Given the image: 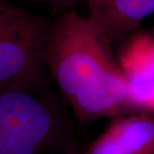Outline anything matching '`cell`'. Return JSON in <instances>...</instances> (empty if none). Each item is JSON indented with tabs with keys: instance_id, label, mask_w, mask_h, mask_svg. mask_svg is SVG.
<instances>
[{
	"instance_id": "obj_1",
	"label": "cell",
	"mask_w": 154,
	"mask_h": 154,
	"mask_svg": "<svg viewBox=\"0 0 154 154\" xmlns=\"http://www.w3.org/2000/svg\"><path fill=\"white\" fill-rule=\"evenodd\" d=\"M112 46L87 16L74 8L56 13L45 49V65L80 120L134 112Z\"/></svg>"
},
{
	"instance_id": "obj_2",
	"label": "cell",
	"mask_w": 154,
	"mask_h": 154,
	"mask_svg": "<svg viewBox=\"0 0 154 154\" xmlns=\"http://www.w3.org/2000/svg\"><path fill=\"white\" fill-rule=\"evenodd\" d=\"M53 18L20 8L0 33V86L29 89L41 78Z\"/></svg>"
},
{
	"instance_id": "obj_3",
	"label": "cell",
	"mask_w": 154,
	"mask_h": 154,
	"mask_svg": "<svg viewBox=\"0 0 154 154\" xmlns=\"http://www.w3.org/2000/svg\"><path fill=\"white\" fill-rule=\"evenodd\" d=\"M0 132L26 137L50 151L59 143L62 124L54 107L33 90L0 86Z\"/></svg>"
},
{
	"instance_id": "obj_4",
	"label": "cell",
	"mask_w": 154,
	"mask_h": 154,
	"mask_svg": "<svg viewBox=\"0 0 154 154\" xmlns=\"http://www.w3.org/2000/svg\"><path fill=\"white\" fill-rule=\"evenodd\" d=\"M117 62L132 110L154 115V35L133 33L123 44Z\"/></svg>"
},
{
	"instance_id": "obj_5",
	"label": "cell",
	"mask_w": 154,
	"mask_h": 154,
	"mask_svg": "<svg viewBox=\"0 0 154 154\" xmlns=\"http://www.w3.org/2000/svg\"><path fill=\"white\" fill-rule=\"evenodd\" d=\"M154 152V115L129 112L114 117L82 154H147Z\"/></svg>"
},
{
	"instance_id": "obj_6",
	"label": "cell",
	"mask_w": 154,
	"mask_h": 154,
	"mask_svg": "<svg viewBox=\"0 0 154 154\" xmlns=\"http://www.w3.org/2000/svg\"><path fill=\"white\" fill-rule=\"evenodd\" d=\"M87 18L110 45L125 42L154 13V0H84Z\"/></svg>"
},
{
	"instance_id": "obj_7",
	"label": "cell",
	"mask_w": 154,
	"mask_h": 154,
	"mask_svg": "<svg viewBox=\"0 0 154 154\" xmlns=\"http://www.w3.org/2000/svg\"><path fill=\"white\" fill-rule=\"evenodd\" d=\"M20 8L6 0H0V33L15 17Z\"/></svg>"
},
{
	"instance_id": "obj_8",
	"label": "cell",
	"mask_w": 154,
	"mask_h": 154,
	"mask_svg": "<svg viewBox=\"0 0 154 154\" xmlns=\"http://www.w3.org/2000/svg\"><path fill=\"white\" fill-rule=\"evenodd\" d=\"M30 2H37L48 6L55 13L74 8V6L79 2V0H25Z\"/></svg>"
},
{
	"instance_id": "obj_9",
	"label": "cell",
	"mask_w": 154,
	"mask_h": 154,
	"mask_svg": "<svg viewBox=\"0 0 154 154\" xmlns=\"http://www.w3.org/2000/svg\"><path fill=\"white\" fill-rule=\"evenodd\" d=\"M63 154H82L81 151H76V150H69V151H66Z\"/></svg>"
},
{
	"instance_id": "obj_10",
	"label": "cell",
	"mask_w": 154,
	"mask_h": 154,
	"mask_svg": "<svg viewBox=\"0 0 154 154\" xmlns=\"http://www.w3.org/2000/svg\"><path fill=\"white\" fill-rule=\"evenodd\" d=\"M147 154H154V152H151V153H147Z\"/></svg>"
}]
</instances>
